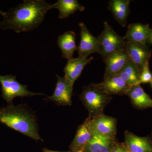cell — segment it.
<instances>
[{
  "label": "cell",
  "mask_w": 152,
  "mask_h": 152,
  "mask_svg": "<svg viewBox=\"0 0 152 152\" xmlns=\"http://www.w3.org/2000/svg\"><path fill=\"white\" fill-rule=\"evenodd\" d=\"M0 122L34 140H42L39 134L37 118L24 105L13 104L0 108Z\"/></svg>",
  "instance_id": "7a4b0ae2"
},
{
  "label": "cell",
  "mask_w": 152,
  "mask_h": 152,
  "mask_svg": "<svg viewBox=\"0 0 152 152\" xmlns=\"http://www.w3.org/2000/svg\"><path fill=\"white\" fill-rule=\"evenodd\" d=\"M53 9V4L45 0H24L10 9L0 22V29L13 30L17 33L32 31L43 21L45 16Z\"/></svg>",
  "instance_id": "6da1fadb"
},
{
  "label": "cell",
  "mask_w": 152,
  "mask_h": 152,
  "mask_svg": "<svg viewBox=\"0 0 152 152\" xmlns=\"http://www.w3.org/2000/svg\"><path fill=\"white\" fill-rule=\"evenodd\" d=\"M5 14V12H3L2 11L0 10V15H1L3 16Z\"/></svg>",
  "instance_id": "484cf974"
},
{
  "label": "cell",
  "mask_w": 152,
  "mask_h": 152,
  "mask_svg": "<svg viewBox=\"0 0 152 152\" xmlns=\"http://www.w3.org/2000/svg\"><path fill=\"white\" fill-rule=\"evenodd\" d=\"M104 30L97 37L100 45L99 54L103 59L114 52L124 49L126 42L108 22H104Z\"/></svg>",
  "instance_id": "5b68a950"
},
{
  "label": "cell",
  "mask_w": 152,
  "mask_h": 152,
  "mask_svg": "<svg viewBox=\"0 0 152 152\" xmlns=\"http://www.w3.org/2000/svg\"><path fill=\"white\" fill-rule=\"evenodd\" d=\"M0 83L1 85L2 97L7 102L8 104H13V100L18 97H32L36 95H45L43 94L30 91L27 86L19 83L16 77L12 75H0Z\"/></svg>",
  "instance_id": "277c9868"
},
{
  "label": "cell",
  "mask_w": 152,
  "mask_h": 152,
  "mask_svg": "<svg viewBox=\"0 0 152 152\" xmlns=\"http://www.w3.org/2000/svg\"><path fill=\"white\" fill-rule=\"evenodd\" d=\"M76 34L73 31H68L59 36L57 44L59 47L64 58L69 60L73 58L74 52L77 50L76 43Z\"/></svg>",
  "instance_id": "d6986e66"
},
{
  "label": "cell",
  "mask_w": 152,
  "mask_h": 152,
  "mask_svg": "<svg viewBox=\"0 0 152 152\" xmlns=\"http://www.w3.org/2000/svg\"><path fill=\"white\" fill-rule=\"evenodd\" d=\"M56 9L59 12L60 19H65L77 11L83 12L85 7L79 4L77 0H58L53 4V9Z\"/></svg>",
  "instance_id": "ffe728a7"
},
{
  "label": "cell",
  "mask_w": 152,
  "mask_h": 152,
  "mask_svg": "<svg viewBox=\"0 0 152 152\" xmlns=\"http://www.w3.org/2000/svg\"><path fill=\"white\" fill-rule=\"evenodd\" d=\"M80 98L91 119L104 114V109L112 99V96L105 92L98 83H93L84 87Z\"/></svg>",
  "instance_id": "3957f363"
},
{
  "label": "cell",
  "mask_w": 152,
  "mask_h": 152,
  "mask_svg": "<svg viewBox=\"0 0 152 152\" xmlns=\"http://www.w3.org/2000/svg\"><path fill=\"white\" fill-rule=\"evenodd\" d=\"M124 143L131 152H152V142L149 136L141 137L125 131Z\"/></svg>",
  "instance_id": "7c38bea8"
},
{
  "label": "cell",
  "mask_w": 152,
  "mask_h": 152,
  "mask_svg": "<svg viewBox=\"0 0 152 152\" xmlns=\"http://www.w3.org/2000/svg\"><path fill=\"white\" fill-rule=\"evenodd\" d=\"M110 152H128V149L124 143L118 142Z\"/></svg>",
  "instance_id": "603a6c76"
},
{
  "label": "cell",
  "mask_w": 152,
  "mask_h": 152,
  "mask_svg": "<svg viewBox=\"0 0 152 152\" xmlns=\"http://www.w3.org/2000/svg\"><path fill=\"white\" fill-rule=\"evenodd\" d=\"M151 137V140L152 142V133L151 134V137Z\"/></svg>",
  "instance_id": "83f0119b"
},
{
  "label": "cell",
  "mask_w": 152,
  "mask_h": 152,
  "mask_svg": "<svg viewBox=\"0 0 152 152\" xmlns=\"http://www.w3.org/2000/svg\"><path fill=\"white\" fill-rule=\"evenodd\" d=\"M94 59L93 57L87 58L78 57L68 60V62L64 69L65 78L74 85L80 76L86 66L89 64Z\"/></svg>",
  "instance_id": "4fadbf2b"
},
{
  "label": "cell",
  "mask_w": 152,
  "mask_h": 152,
  "mask_svg": "<svg viewBox=\"0 0 152 152\" xmlns=\"http://www.w3.org/2000/svg\"><path fill=\"white\" fill-rule=\"evenodd\" d=\"M56 85L54 92L51 96H48V100L54 102L58 106H71L73 86L64 77L56 75Z\"/></svg>",
  "instance_id": "52a82bcc"
},
{
  "label": "cell",
  "mask_w": 152,
  "mask_h": 152,
  "mask_svg": "<svg viewBox=\"0 0 152 152\" xmlns=\"http://www.w3.org/2000/svg\"><path fill=\"white\" fill-rule=\"evenodd\" d=\"M129 60L125 49L114 52L106 57L103 59L106 65L104 80L117 76Z\"/></svg>",
  "instance_id": "9c48e42d"
},
{
  "label": "cell",
  "mask_w": 152,
  "mask_h": 152,
  "mask_svg": "<svg viewBox=\"0 0 152 152\" xmlns=\"http://www.w3.org/2000/svg\"><path fill=\"white\" fill-rule=\"evenodd\" d=\"M70 152H85L84 150H80V151H71Z\"/></svg>",
  "instance_id": "4316f807"
},
{
  "label": "cell",
  "mask_w": 152,
  "mask_h": 152,
  "mask_svg": "<svg viewBox=\"0 0 152 152\" xmlns=\"http://www.w3.org/2000/svg\"><path fill=\"white\" fill-rule=\"evenodd\" d=\"M152 80V74L150 71L149 61L144 64L140 76V83H151Z\"/></svg>",
  "instance_id": "7402d4cb"
},
{
  "label": "cell",
  "mask_w": 152,
  "mask_h": 152,
  "mask_svg": "<svg viewBox=\"0 0 152 152\" xmlns=\"http://www.w3.org/2000/svg\"><path fill=\"white\" fill-rule=\"evenodd\" d=\"M91 121V118L88 117L79 126L73 140L69 146L71 151L84 150L87 144L92 138L94 133Z\"/></svg>",
  "instance_id": "8fae6325"
},
{
  "label": "cell",
  "mask_w": 152,
  "mask_h": 152,
  "mask_svg": "<svg viewBox=\"0 0 152 152\" xmlns=\"http://www.w3.org/2000/svg\"><path fill=\"white\" fill-rule=\"evenodd\" d=\"M71 151H69L66 152H60V151H52V150H50L48 149L45 148L43 149V152H70Z\"/></svg>",
  "instance_id": "cb8c5ba5"
},
{
  "label": "cell",
  "mask_w": 152,
  "mask_h": 152,
  "mask_svg": "<svg viewBox=\"0 0 152 152\" xmlns=\"http://www.w3.org/2000/svg\"><path fill=\"white\" fill-rule=\"evenodd\" d=\"M117 142L115 137L94 133L92 138L84 150L85 152H110Z\"/></svg>",
  "instance_id": "9a60e30c"
},
{
  "label": "cell",
  "mask_w": 152,
  "mask_h": 152,
  "mask_svg": "<svg viewBox=\"0 0 152 152\" xmlns=\"http://www.w3.org/2000/svg\"><path fill=\"white\" fill-rule=\"evenodd\" d=\"M141 70L130 60L117 76L126 82L129 86H132L140 85V76Z\"/></svg>",
  "instance_id": "44dd1931"
},
{
  "label": "cell",
  "mask_w": 152,
  "mask_h": 152,
  "mask_svg": "<svg viewBox=\"0 0 152 152\" xmlns=\"http://www.w3.org/2000/svg\"><path fill=\"white\" fill-rule=\"evenodd\" d=\"M126 95L129 97L132 104L135 108L143 110L152 108V99L140 85L131 87Z\"/></svg>",
  "instance_id": "e0dca14e"
},
{
  "label": "cell",
  "mask_w": 152,
  "mask_h": 152,
  "mask_svg": "<svg viewBox=\"0 0 152 152\" xmlns=\"http://www.w3.org/2000/svg\"><path fill=\"white\" fill-rule=\"evenodd\" d=\"M128 152H131L129 151V150H128Z\"/></svg>",
  "instance_id": "f546056e"
},
{
  "label": "cell",
  "mask_w": 152,
  "mask_h": 152,
  "mask_svg": "<svg viewBox=\"0 0 152 152\" xmlns=\"http://www.w3.org/2000/svg\"><path fill=\"white\" fill-rule=\"evenodd\" d=\"M125 49L129 59L142 71L145 63L149 61L152 53V50L146 45L132 41H125Z\"/></svg>",
  "instance_id": "ba28073f"
},
{
  "label": "cell",
  "mask_w": 152,
  "mask_h": 152,
  "mask_svg": "<svg viewBox=\"0 0 152 152\" xmlns=\"http://www.w3.org/2000/svg\"><path fill=\"white\" fill-rule=\"evenodd\" d=\"M130 0H111L108 4L109 10L114 18L123 27L126 25L128 17L130 13Z\"/></svg>",
  "instance_id": "ac0fdd59"
},
{
  "label": "cell",
  "mask_w": 152,
  "mask_h": 152,
  "mask_svg": "<svg viewBox=\"0 0 152 152\" xmlns=\"http://www.w3.org/2000/svg\"><path fill=\"white\" fill-rule=\"evenodd\" d=\"M79 26L80 28V40L77 50L79 57L87 58L94 53L99 54L100 45L97 38L90 33L83 23H80Z\"/></svg>",
  "instance_id": "8992f818"
},
{
  "label": "cell",
  "mask_w": 152,
  "mask_h": 152,
  "mask_svg": "<svg viewBox=\"0 0 152 152\" xmlns=\"http://www.w3.org/2000/svg\"><path fill=\"white\" fill-rule=\"evenodd\" d=\"M147 44L152 45V31L151 35L149 37L148 39V40H147Z\"/></svg>",
  "instance_id": "d4e9b609"
},
{
  "label": "cell",
  "mask_w": 152,
  "mask_h": 152,
  "mask_svg": "<svg viewBox=\"0 0 152 152\" xmlns=\"http://www.w3.org/2000/svg\"><path fill=\"white\" fill-rule=\"evenodd\" d=\"M152 29L149 25L140 23H131L128 26L124 37L125 41H132L147 45V40L151 35Z\"/></svg>",
  "instance_id": "5bb4252c"
},
{
  "label": "cell",
  "mask_w": 152,
  "mask_h": 152,
  "mask_svg": "<svg viewBox=\"0 0 152 152\" xmlns=\"http://www.w3.org/2000/svg\"><path fill=\"white\" fill-rule=\"evenodd\" d=\"M98 85L105 92L111 96L126 95L132 87L118 76L105 79Z\"/></svg>",
  "instance_id": "2e32d148"
},
{
  "label": "cell",
  "mask_w": 152,
  "mask_h": 152,
  "mask_svg": "<svg viewBox=\"0 0 152 152\" xmlns=\"http://www.w3.org/2000/svg\"><path fill=\"white\" fill-rule=\"evenodd\" d=\"M151 85L152 87V80L151 81Z\"/></svg>",
  "instance_id": "f1b7e54d"
},
{
  "label": "cell",
  "mask_w": 152,
  "mask_h": 152,
  "mask_svg": "<svg viewBox=\"0 0 152 152\" xmlns=\"http://www.w3.org/2000/svg\"><path fill=\"white\" fill-rule=\"evenodd\" d=\"M93 133L106 137H115L117 134V119L113 117L103 115L91 119Z\"/></svg>",
  "instance_id": "30bf717a"
}]
</instances>
